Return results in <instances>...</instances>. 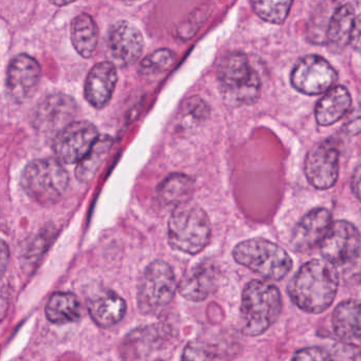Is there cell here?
Masks as SVG:
<instances>
[{"instance_id":"1","label":"cell","mask_w":361,"mask_h":361,"mask_svg":"<svg viewBox=\"0 0 361 361\" xmlns=\"http://www.w3.org/2000/svg\"><path fill=\"white\" fill-rule=\"evenodd\" d=\"M326 259H312L300 267L289 282L291 301L310 314H320L333 304L339 286V276Z\"/></svg>"},{"instance_id":"2","label":"cell","mask_w":361,"mask_h":361,"mask_svg":"<svg viewBox=\"0 0 361 361\" xmlns=\"http://www.w3.org/2000/svg\"><path fill=\"white\" fill-rule=\"evenodd\" d=\"M282 297L278 287L253 280L245 286L240 305V326L247 336L265 333L280 316Z\"/></svg>"},{"instance_id":"3","label":"cell","mask_w":361,"mask_h":361,"mask_svg":"<svg viewBox=\"0 0 361 361\" xmlns=\"http://www.w3.org/2000/svg\"><path fill=\"white\" fill-rule=\"evenodd\" d=\"M217 80L221 96L229 104L249 105L259 99V75L243 52H229L223 56L217 67Z\"/></svg>"},{"instance_id":"4","label":"cell","mask_w":361,"mask_h":361,"mask_svg":"<svg viewBox=\"0 0 361 361\" xmlns=\"http://www.w3.org/2000/svg\"><path fill=\"white\" fill-rule=\"evenodd\" d=\"M169 244L175 250L197 255L211 240V224L207 213L198 204H179L169 221Z\"/></svg>"},{"instance_id":"5","label":"cell","mask_w":361,"mask_h":361,"mask_svg":"<svg viewBox=\"0 0 361 361\" xmlns=\"http://www.w3.org/2000/svg\"><path fill=\"white\" fill-rule=\"evenodd\" d=\"M232 255L236 263L267 280H282L293 268L290 255L279 245L264 238L240 243L234 247Z\"/></svg>"},{"instance_id":"6","label":"cell","mask_w":361,"mask_h":361,"mask_svg":"<svg viewBox=\"0 0 361 361\" xmlns=\"http://www.w3.org/2000/svg\"><path fill=\"white\" fill-rule=\"evenodd\" d=\"M20 185L35 202L51 206L66 192L69 185L68 173L59 159H37L30 162L23 171Z\"/></svg>"},{"instance_id":"7","label":"cell","mask_w":361,"mask_h":361,"mask_svg":"<svg viewBox=\"0 0 361 361\" xmlns=\"http://www.w3.org/2000/svg\"><path fill=\"white\" fill-rule=\"evenodd\" d=\"M178 289L172 267L166 262H153L145 268L139 284L138 303L141 312L154 314L170 304Z\"/></svg>"},{"instance_id":"8","label":"cell","mask_w":361,"mask_h":361,"mask_svg":"<svg viewBox=\"0 0 361 361\" xmlns=\"http://www.w3.org/2000/svg\"><path fill=\"white\" fill-rule=\"evenodd\" d=\"M99 137L98 130L92 122H71L54 138V154L63 164H78L90 153Z\"/></svg>"},{"instance_id":"9","label":"cell","mask_w":361,"mask_h":361,"mask_svg":"<svg viewBox=\"0 0 361 361\" xmlns=\"http://www.w3.org/2000/svg\"><path fill=\"white\" fill-rule=\"evenodd\" d=\"M319 247L321 255L329 263L335 266L348 265L360 252V232L350 221H334Z\"/></svg>"},{"instance_id":"10","label":"cell","mask_w":361,"mask_h":361,"mask_svg":"<svg viewBox=\"0 0 361 361\" xmlns=\"http://www.w3.org/2000/svg\"><path fill=\"white\" fill-rule=\"evenodd\" d=\"M290 81L298 92L316 96L333 87L337 81V73L325 59L306 56L293 67Z\"/></svg>"},{"instance_id":"11","label":"cell","mask_w":361,"mask_h":361,"mask_svg":"<svg viewBox=\"0 0 361 361\" xmlns=\"http://www.w3.org/2000/svg\"><path fill=\"white\" fill-rule=\"evenodd\" d=\"M340 151L334 139L319 143L306 156L304 171L312 187L326 190L335 185L339 174Z\"/></svg>"},{"instance_id":"12","label":"cell","mask_w":361,"mask_h":361,"mask_svg":"<svg viewBox=\"0 0 361 361\" xmlns=\"http://www.w3.org/2000/svg\"><path fill=\"white\" fill-rule=\"evenodd\" d=\"M42 69L39 62L28 54H18L8 66L6 90L14 103L28 101L39 87Z\"/></svg>"},{"instance_id":"13","label":"cell","mask_w":361,"mask_h":361,"mask_svg":"<svg viewBox=\"0 0 361 361\" xmlns=\"http://www.w3.org/2000/svg\"><path fill=\"white\" fill-rule=\"evenodd\" d=\"M145 48L140 31L126 20L115 23L109 29V50L116 64L130 66L139 60Z\"/></svg>"},{"instance_id":"14","label":"cell","mask_w":361,"mask_h":361,"mask_svg":"<svg viewBox=\"0 0 361 361\" xmlns=\"http://www.w3.org/2000/svg\"><path fill=\"white\" fill-rule=\"evenodd\" d=\"M331 214L327 209L314 208L306 213L295 226L290 245L297 252H310L320 246L331 227Z\"/></svg>"},{"instance_id":"15","label":"cell","mask_w":361,"mask_h":361,"mask_svg":"<svg viewBox=\"0 0 361 361\" xmlns=\"http://www.w3.org/2000/svg\"><path fill=\"white\" fill-rule=\"evenodd\" d=\"M117 68L113 62H101L88 73L84 96L92 106L101 109L111 100L117 85Z\"/></svg>"},{"instance_id":"16","label":"cell","mask_w":361,"mask_h":361,"mask_svg":"<svg viewBox=\"0 0 361 361\" xmlns=\"http://www.w3.org/2000/svg\"><path fill=\"white\" fill-rule=\"evenodd\" d=\"M219 272L212 262H202L188 270L178 284V291L185 299L193 302L206 300L216 286Z\"/></svg>"},{"instance_id":"17","label":"cell","mask_w":361,"mask_h":361,"mask_svg":"<svg viewBox=\"0 0 361 361\" xmlns=\"http://www.w3.org/2000/svg\"><path fill=\"white\" fill-rule=\"evenodd\" d=\"M77 104L71 97L63 94H51L44 99L35 111V121L44 130L66 126L75 116Z\"/></svg>"},{"instance_id":"18","label":"cell","mask_w":361,"mask_h":361,"mask_svg":"<svg viewBox=\"0 0 361 361\" xmlns=\"http://www.w3.org/2000/svg\"><path fill=\"white\" fill-rule=\"evenodd\" d=\"M88 312L92 321L100 327H111L126 316V301L114 291L97 293L88 301Z\"/></svg>"},{"instance_id":"19","label":"cell","mask_w":361,"mask_h":361,"mask_svg":"<svg viewBox=\"0 0 361 361\" xmlns=\"http://www.w3.org/2000/svg\"><path fill=\"white\" fill-rule=\"evenodd\" d=\"M352 98L343 86H336L325 92L316 106L317 123L329 126L336 123L350 111Z\"/></svg>"},{"instance_id":"20","label":"cell","mask_w":361,"mask_h":361,"mask_svg":"<svg viewBox=\"0 0 361 361\" xmlns=\"http://www.w3.org/2000/svg\"><path fill=\"white\" fill-rule=\"evenodd\" d=\"M331 325L342 340H361V301L348 300L340 303L334 310Z\"/></svg>"},{"instance_id":"21","label":"cell","mask_w":361,"mask_h":361,"mask_svg":"<svg viewBox=\"0 0 361 361\" xmlns=\"http://www.w3.org/2000/svg\"><path fill=\"white\" fill-rule=\"evenodd\" d=\"M71 42L78 54L83 58L92 56L99 42V29L90 14L78 16L71 24Z\"/></svg>"},{"instance_id":"22","label":"cell","mask_w":361,"mask_h":361,"mask_svg":"<svg viewBox=\"0 0 361 361\" xmlns=\"http://www.w3.org/2000/svg\"><path fill=\"white\" fill-rule=\"evenodd\" d=\"M46 317L54 324L77 322L82 316L81 302L71 293H56L46 304Z\"/></svg>"},{"instance_id":"23","label":"cell","mask_w":361,"mask_h":361,"mask_svg":"<svg viewBox=\"0 0 361 361\" xmlns=\"http://www.w3.org/2000/svg\"><path fill=\"white\" fill-rule=\"evenodd\" d=\"M195 190L191 177L185 174H172L166 177L157 189L160 200L170 206H179L190 202Z\"/></svg>"},{"instance_id":"24","label":"cell","mask_w":361,"mask_h":361,"mask_svg":"<svg viewBox=\"0 0 361 361\" xmlns=\"http://www.w3.org/2000/svg\"><path fill=\"white\" fill-rule=\"evenodd\" d=\"M355 20L356 16L350 5L338 8L329 20L326 30L327 42L337 48L345 47L350 44Z\"/></svg>"},{"instance_id":"25","label":"cell","mask_w":361,"mask_h":361,"mask_svg":"<svg viewBox=\"0 0 361 361\" xmlns=\"http://www.w3.org/2000/svg\"><path fill=\"white\" fill-rule=\"evenodd\" d=\"M113 141L109 137L100 136L94 143L90 153L78 162L75 176L81 183H90L100 169L101 164L106 159L111 149Z\"/></svg>"},{"instance_id":"26","label":"cell","mask_w":361,"mask_h":361,"mask_svg":"<svg viewBox=\"0 0 361 361\" xmlns=\"http://www.w3.org/2000/svg\"><path fill=\"white\" fill-rule=\"evenodd\" d=\"M293 3V0H251L255 13L271 24L284 23Z\"/></svg>"},{"instance_id":"27","label":"cell","mask_w":361,"mask_h":361,"mask_svg":"<svg viewBox=\"0 0 361 361\" xmlns=\"http://www.w3.org/2000/svg\"><path fill=\"white\" fill-rule=\"evenodd\" d=\"M175 59H176V54L171 50H156L141 62L140 73L142 75H151L168 71L175 62Z\"/></svg>"},{"instance_id":"28","label":"cell","mask_w":361,"mask_h":361,"mask_svg":"<svg viewBox=\"0 0 361 361\" xmlns=\"http://www.w3.org/2000/svg\"><path fill=\"white\" fill-rule=\"evenodd\" d=\"M293 360H329L331 357L324 348L312 346L298 350L293 356Z\"/></svg>"},{"instance_id":"29","label":"cell","mask_w":361,"mask_h":361,"mask_svg":"<svg viewBox=\"0 0 361 361\" xmlns=\"http://www.w3.org/2000/svg\"><path fill=\"white\" fill-rule=\"evenodd\" d=\"M350 44L357 52L361 54V13L355 20Z\"/></svg>"},{"instance_id":"30","label":"cell","mask_w":361,"mask_h":361,"mask_svg":"<svg viewBox=\"0 0 361 361\" xmlns=\"http://www.w3.org/2000/svg\"><path fill=\"white\" fill-rule=\"evenodd\" d=\"M350 188L354 195L361 202V166H357L353 173Z\"/></svg>"},{"instance_id":"31","label":"cell","mask_w":361,"mask_h":361,"mask_svg":"<svg viewBox=\"0 0 361 361\" xmlns=\"http://www.w3.org/2000/svg\"><path fill=\"white\" fill-rule=\"evenodd\" d=\"M52 5L58 6V7H64V6L71 5L77 0H49Z\"/></svg>"},{"instance_id":"32","label":"cell","mask_w":361,"mask_h":361,"mask_svg":"<svg viewBox=\"0 0 361 361\" xmlns=\"http://www.w3.org/2000/svg\"><path fill=\"white\" fill-rule=\"evenodd\" d=\"M124 1H137V0H124Z\"/></svg>"},{"instance_id":"33","label":"cell","mask_w":361,"mask_h":361,"mask_svg":"<svg viewBox=\"0 0 361 361\" xmlns=\"http://www.w3.org/2000/svg\"><path fill=\"white\" fill-rule=\"evenodd\" d=\"M359 280H360V285H361V271H360V274H359Z\"/></svg>"}]
</instances>
